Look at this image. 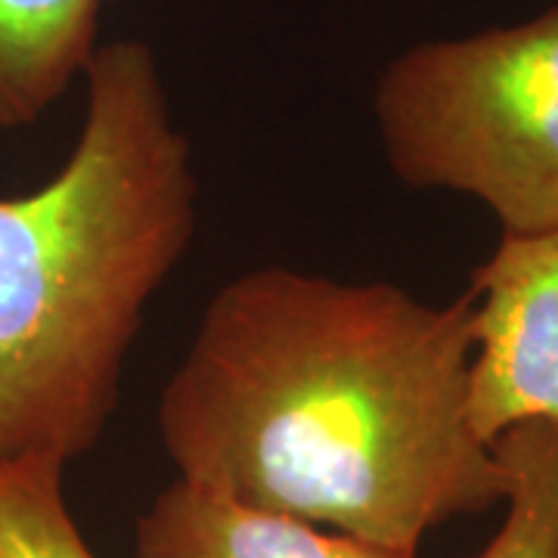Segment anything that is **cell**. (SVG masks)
I'll return each instance as SVG.
<instances>
[{
  "mask_svg": "<svg viewBox=\"0 0 558 558\" xmlns=\"http://www.w3.org/2000/svg\"><path fill=\"white\" fill-rule=\"evenodd\" d=\"M502 475V521L472 558H558V425L521 422L494 440Z\"/></svg>",
  "mask_w": 558,
  "mask_h": 558,
  "instance_id": "7",
  "label": "cell"
},
{
  "mask_svg": "<svg viewBox=\"0 0 558 558\" xmlns=\"http://www.w3.org/2000/svg\"><path fill=\"white\" fill-rule=\"evenodd\" d=\"M472 292L258 267L220 286L165 381L178 478L264 512L418 556L440 524L502 506L469 418Z\"/></svg>",
  "mask_w": 558,
  "mask_h": 558,
  "instance_id": "1",
  "label": "cell"
},
{
  "mask_svg": "<svg viewBox=\"0 0 558 558\" xmlns=\"http://www.w3.org/2000/svg\"><path fill=\"white\" fill-rule=\"evenodd\" d=\"M57 459H0V558H100L62 490Z\"/></svg>",
  "mask_w": 558,
  "mask_h": 558,
  "instance_id": "8",
  "label": "cell"
},
{
  "mask_svg": "<svg viewBox=\"0 0 558 558\" xmlns=\"http://www.w3.org/2000/svg\"><path fill=\"white\" fill-rule=\"evenodd\" d=\"M102 0H0V131L60 100L100 50Z\"/></svg>",
  "mask_w": 558,
  "mask_h": 558,
  "instance_id": "6",
  "label": "cell"
},
{
  "mask_svg": "<svg viewBox=\"0 0 558 558\" xmlns=\"http://www.w3.org/2000/svg\"><path fill=\"white\" fill-rule=\"evenodd\" d=\"M469 418L484 444L521 422L558 425V230L502 236L472 277Z\"/></svg>",
  "mask_w": 558,
  "mask_h": 558,
  "instance_id": "4",
  "label": "cell"
},
{
  "mask_svg": "<svg viewBox=\"0 0 558 558\" xmlns=\"http://www.w3.org/2000/svg\"><path fill=\"white\" fill-rule=\"evenodd\" d=\"M134 558H416L174 478L134 527Z\"/></svg>",
  "mask_w": 558,
  "mask_h": 558,
  "instance_id": "5",
  "label": "cell"
},
{
  "mask_svg": "<svg viewBox=\"0 0 558 558\" xmlns=\"http://www.w3.org/2000/svg\"><path fill=\"white\" fill-rule=\"evenodd\" d=\"M57 178L0 199V459L72 462L119 407L146 304L196 230L199 180L146 40L100 44Z\"/></svg>",
  "mask_w": 558,
  "mask_h": 558,
  "instance_id": "2",
  "label": "cell"
},
{
  "mask_svg": "<svg viewBox=\"0 0 558 558\" xmlns=\"http://www.w3.org/2000/svg\"><path fill=\"white\" fill-rule=\"evenodd\" d=\"M373 116L403 186L478 199L502 236L558 230V7L403 50Z\"/></svg>",
  "mask_w": 558,
  "mask_h": 558,
  "instance_id": "3",
  "label": "cell"
}]
</instances>
